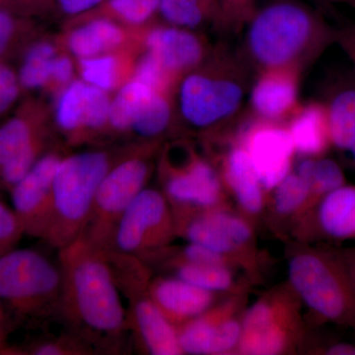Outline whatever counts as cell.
<instances>
[{
	"instance_id": "17",
	"label": "cell",
	"mask_w": 355,
	"mask_h": 355,
	"mask_svg": "<svg viewBox=\"0 0 355 355\" xmlns=\"http://www.w3.org/2000/svg\"><path fill=\"white\" fill-rule=\"evenodd\" d=\"M299 74L294 69L261 71L250 95V104L261 121L282 120L297 109Z\"/></svg>"
},
{
	"instance_id": "14",
	"label": "cell",
	"mask_w": 355,
	"mask_h": 355,
	"mask_svg": "<svg viewBox=\"0 0 355 355\" xmlns=\"http://www.w3.org/2000/svg\"><path fill=\"white\" fill-rule=\"evenodd\" d=\"M176 232L190 243L226 254L251 240L252 229L241 217L216 209L198 210L174 216Z\"/></svg>"
},
{
	"instance_id": "3",
	"label": "cell",
	"mask_w": 355,
	"mask_h": 355,
	"mask_svg": "<svg viewBox=\"0 0 355 355\" xmlns=\"http://www.w3.org/2000/svg\"><path fill=\"white\" fill-rule=\"evenodd\" d=\"M114 158L102 150L64 156L53 182V202L44 241L62 249L83 235L96 193Z\"/></svg>"
},
{
	"instance_id": "28",
	"label": "cell",
	"mask_w": 355,
	"mask_h": 355,
	"mask_svg": "<svg viewBox=\"0 0 355 355\" xmlns=\"http://www.w3.org/2000/svg\"><path fill=\"white\" fill-rule=\"evenodd\" d=\"M297 174L307 183L317 202L327 193L345 184L342 168L331 159H305L298 165Z\"/></svg>"
},
{
	"instance_id": "2",
	"label": "cell",
	"mask_w": 355,
	"mask_h": 355,
	"mask_svg": "<svg viewBox=\"0 0 355 355\" xmlns=\"http://www.w3.org/2000/svg\"><path fill=\"white\" fill-rule=\"evenodd\" d=\"M248 23L247 51L261 71H300L326 37V27L316 13L296 0L270 2L257 8Z\"/></svg>"
},
{
	"instance_id": "29",
	"label": "cell",
	"mask_w": 355,
	"mask_h": 355,
	"mask_svg": "<svg viewBox=\"0 0 355 355\" xmlns=\"http://www.w3.org/2000/svg\"><path fill=\"white\" fill-rule=\"evenodd\" d=\"M153 91L157 90L135 79L125 84L111 101L109 113L111 128L119 132L130 130L139 107Z\"/></svg>"
},
{
	"instance_id": "23",
	"label": "cell",
	"mask_w": 355,
	"mask_h": 355,
	"mask_svg": "<svg viewBox=\"0 0 355 355\" xmlns=\"http://www.w3.org/2000/svg\"><path fill=\"white\" fill-rule=\"evenodd\" d=\"M88 104L89 84L80 80L71 81L58 99L55 121L73 141L86 139Z\"/></svg>"
},
{
	"instance_id": "34",
	"label": "cell",
	"mask_w": 355,
	"mask_h": 355,
	"mask_svg": "<svg viewBox=\"0 0 355 355\" xmlns=\"http://www.w3.org/2000/svg\"><path fill=\"white\" fill-rule=\"evenodd\" d=\"M119 60L112 55L80 58L79 69L84 83L108 92L118 83Z\"/></svg>"
},
{
	"instance_id": "46",
	"label": "cell",
	"mask_w": 355,
	"mask_h": 355,
	"mask_svg": "<svg viewBox=\"0 0 355 355\" xmlns=\"http://www.w3.org/2000/svg\"><path fill=\"white\" fill-rule=\"evenodd\" d=\"M1 321H2V313H1V306H0V350H3V349H2V343H1Z\"/></svg>"
},
{
	"instance_id": "5",
	"label": "cell",
	"mask_w": 355,
	"mask_h": 355,
	"mask_svg": "<svg viewBox=\"0 0 355 355\" xmlns=\"http://www.w3.org/2000/svg\"><path fill=\"white\" fill-rule=\"evenodd\" d=\"M114 282L128 300L127 321L137 345L149 354H183L178 330L161 312L149 294L150 275L139 257L106 251Z\"/></svg>"
},
{
	"instance_id": "42",
	"label": "cell",
	"mask_w": 355,
	"mask_h": 355,
	"mask_svg": "<svg viewBox=\"0 0 355 355\" xmlns=\"http://www.w3.org/2000/svg\"><path fill=\"white\" fill-rule=\"evenodd\" d=\"M53 3V0H0V9L30 16L48 10Z\"/></svg>"
},
{
	"instance_id": "47",
	"label": "cell",
	"mask_w": 355,
	"mask_h": 355,
	"mask_svg": "<svg viewBox=\"0 0 355 355\" xmlns=\"http://www.w3.org/2000/svg\"><path fill=\"white\" fill-rule=\"evenodd\" d=\"M350 151H352V157H354V160L355 162V144L354 146H352V148L349 149Z\"/></svg>"
},
{
	"instance_id": "35",
	"label": "cell",
	"mask_w": 355,
	"mask_h": 355,
	"mask_svg": "<svg viewBox=\"0 0 355 355\" xmlns=\"http://www.w3.org/2000/svg\"><path fill=\"white\" fill-rule=\"evenodd\" d=\"M174 78L161 64L158 58L149 51L140 58L133 77L135 80L164 93L167 92V89Z\"/></svg>"
},
{
	"instance_id": "44",
	"label": "cell",
	"mask_w": 355,
	"mask_h": 355,
	"mask_svg": "<svg viewBox=\"0 0 355 355\" xmlns=\"http://www.w3.org/2000/svg\"><path fill=\"white\" fill-rule=\"evenodd\" d=\"M336 258L340 261L347 277H349L350 284L354 287L355 291V248L354 249L342 250V251H336Z\"/></svg>"
},
{
	"instance_id": "33",
	"label": "cell",
	"mask_w": 355,
	"mask_h": 355,
	"mask_svg": "<svg viewBox=\"0 0 355 355\" xmlns=\"http://www.w3.org/2000/svg\"><path fill=\"white\" fill-rule=\"evenodd\" d=\"M275 189V209L282 216H288L310 202H317L307 183L297 173H289Z\"/></svg>"
},
{
	"instance_id": "25",
	"label": "cell",
	"mask_w": 355,
	"mask_h": 355,
	"mask_svg": "<svg viewBox=\"0 0 355 355\" xmlns=\"http://www.w3.org/2000/svg\"><path fill=\"white\" fill-rule=\"evenodd\" d=\"M58 55L50 42H37L25 51L18 70L21 87L38 90L53 80Z\"/></svg>"
},
{
	"instance_id": "43",
	"label": "cell",
	"mask_w": 355,
	"mask_h": 355,
	"mask_svg": "<svg viewBox=\"0 0 355 355\" xmlns=\"http://www.w3.org/2000/svg\"><path fill=\"white\" fill-rule=\"evenodd\" d=\"M105 1L106 0H53L62 12L69 16L85 15Z\"/></svg>"
},
{
	"instance_id": "20",
	"label": "cell",
	"mask_w": 355,
	"mask_h": 355,
	"mask_svg": "<svg viewBox=\"0 0 355 355\" xmlns=\"http://www.w3.org/2000/svg\"><path fill=\"white\" fill-rule=\"evenodd\" d=\"M296 153L309 157L323 154L331 144L327 109L318 103L297 107L287 128Z\"/></svg>"
},
{
	"instance_id": "30",
	"label": "cell",
	"mask_w": 355,
	"mask_h": 355,
	"mask_svg": "<svg viewBox=\"0 0 355 355\" xmlns=\"http://www.w3.org/2000/svg\"><path fill=\"white\" fill-rule=\"evenodd\" d=\"M172 111L166 93L153 91L133 119L132 132L142 139H155L169 127Z\"/></svg>"
},
{
	"instance_id": "48",
	"label": "cell",
	"mask_w": 355,
	"mask_h": 355,
	"mask_svg": "<svg viewBox=\"0 0 355 355\" xmlns=\"http://www.w3.org/2000/svg\"><path fill=\"white\" fill-rule=\"evenodd\" d=\"M329 1H338V0H329ZM345 1H349V0H345Z\"/></svg>"
},
{
	"instance_id": "12",
	"label": "cell",
	"mask_w": 355,
	"mask_h": 355,
	"mask_svg": "<svg viewBox=\"0 0 355 355\" xmlns=\"http://www.w3.org/2000/svg\"><path fill=\"white\" fill-rule=\"evenodd\" d=\"M64 156L48 151L9 191L12 209L25 234L43 240L48 230L53 202V182Z\"/></svg>"
},
{
	"instance_id": "38",
	"label": "cell",
	"mask_w": 355,
	"mask_h": 355,
	"mask_svg": "<svg viewBox=\"0 0 355 355\" xmlns=\"http://www.w3.org/2000/svg\"><path fill=\"white\" fill-rule=\"evenodd\" d=\"M24 234L13 209L0 202V257L15 249Z\"/></svg>"
},
{
	"instance_id": "7",
	"label": "cell",
	"mask_w": 355,
	"mask_h": 355,
	"mask_svg": "<svg viewBox=\"0 0 355 355\" xmlns=\"http://www.w3.org/2000/svg\"><path fill=\"white\" fill-rule=\"evenodd\" d=\"M150 147L141 146L114 160L96 193L92 211L83 233L96 247L109 250L123 212L146 188L153 172Z\"/></svg>"
},
{
	"instance_id": "36",
	"label": "cell",
	"mask_w": 355,
	"mask_h": 355,
	"mask_svg": "<svg viewBox=\"0 0 355 355\" xmlns=\"http://www.w3.org/2000/svg\"><path fill=\"white\" fill-rule=\"evenodd\" d=\"M25 354L35 355H85L94 354L92 349L76 336L69 335L53 340H40L25 349Z\"/></svg>"
},
{
	"instance_id": "39",
	"label": "cell",
	"mask_w": 355,
	"mask_h": 355,
	"mask_svg": "<svg viewBox=\"0 0 355 355\" xmlns=\"http://www.w3.org/2000/svg\"><path fill=\"white\" fill-rule=\"evenodd\" d=\"M257 0H219L220 24L238 28L247 23L256 11Z\"/></svg>"
},
{
	"instance_id": "4",
	"label": "cell",
	"mask_w": 355,
	"mask_h": 355,
	"mask_svg": "<svg viewBox=\"0 0 355 355\" xmlns=\"http://www.w3.org/2000/svg\"><path fill=\"white\" fill-rule=\"evenodd\" d=\"M62 272L46 256L31 249H14L0 257V304L25 321L58 313Z\"/></svg>"
},
{
	"instance_id": "13",
	"label": "cell",
	"mask_w": 355,
	"mask_h": 355,
	"mask_svg": "<svg viewBox=\"0 0 355 355\" xmlns=\"http://www.w3.org/2000/svg\"><path fill=\"white\" fill-rule=\"evenodd\" d=\"M243 146L266 190L275 189L291 173L295 148L288 130L275 121H261L249 128Z\"/></svg>"
},
{
	"instance_id": "32",
	"label": "cell",
	"mask_w": 355,
	"mask_h": 355,
	"mask_svg": "<svg viewBox=\"0 0 355 355\" xmlns=\"http://www.w3.org/2000/svg\"><path fill=\"white\" fill-rule=\"evenodd\" d=\"M174 265L177 277L205 291H224L232 286V272L226 265H198L187 261H176Z\"/></svg>"
},
{
	"instance_id": "8",
	"label": "cell",
	"mask_w": 355,
	"mask_h": 355,
	"mask_svg": "<svg viewBox=\"0 0 355 355\" xmlns=\"http://www.w3.org/2000/svg\"><path fill=\"white\" fill-rule=\"evenodd\" d=\"M225 69L189 72L180 85L179 105L187 123L209 128L234 116L241 108L245 85Z\"/></svg>"
},
{
	"instance_id": "16",
	"label": "cell",
	"mask_w": 355,
	"mask_h": 355,
	"mask_svg": "<svg viewBox=\"0 0 355 355\" xmlns=\"http://www.w3.org/2000/svg\"><path fill=\"white\" fill-rule=\"evenodd\" d=\"M146 44L147 51H151L174 77L197 69L207 55L205 43L198 35L176 26L149 30Z\"/></svg>"
},
{
	"instance_id": "9",
	"label": "cell",
	"mask_w": 355,
	"mask_h": 355,
	"mask_svg": "<svg viewBox=\"0 0 355 355\" xmlns=\"http://www.w3.org/2000/svg\"><path fill=\"white\" fill-rule=\"evenodd\" d=\"M176 232L164 193L146 188L123 212L109 250L141 259L163 249Z\"/></svg>"
},
{
	"instance_id": "10",
	"label": "cell",
	"mask_w": 355,
	"mask_h": 355,
	"mask_svg": "<svg viewBox=\"0 0 355 355\" xmlns=\"http://www.w3.org/2000/svg\"><path fill=\"white\" fill-rule=\"evenodd\" d=\"M48 133L32 104L0 125V184L7 191L20 181L44 153Z\"/></svg>"
},
{
	"instance_id": "19",
	"label": "cell",
	"mask_w": 355,
	"mask_h": 355,
	"mask_svg": "<svg viewBox=\"0 0 355 355\" xmlns=\"http://www.w3.org/2000/svg\"><path fill=\"white\" fill-rule=\"evenodd\" d=\"M316 227L331 240H355V186L343 184L327 193L318 205Z\"/></svg>"
},
{
	"instance_id": "37",
	"label": "cell",
	"mask_w": 355,
	"mask_h": 355,
	"mask_svg": "<svg viewBox=\"0 0 355 355\" xmlns=\"http://www.w3.org/2000/svg\"><path fill=\"white\" fill-rule=\"evenodd\" d=\"M29 27L27 16L0 9V60L13 50Z\"/></svg>"
},
{
	"instance_id": "31",
	"label": "cell",
	"mask_w": 355,
	"mask_h": 355,
	"mask_svg": "<svg viewBox=\"0 0 355 355\" xmlns=\"http://www.w3.org/2000/svg\"><path fill=\"white\" fill-rule=\"evenodd\" d=\"M160 0H106L86 15L114 17L132 26L148 22L159 11Z\"/></svg>"
},
{
	"instance_id": "41",
	"label": "cell",
	"mask_w": 355,
	"mask_h": 355,
	"mask_svg": "<svg viewBox=\"0 0 355 355\" xmlns=\"http://www.w3.org/2000/svg\"><path fill=\"white\" fill-rule=\"evenodd\" d=\"M176 261H187L198 265H226L223 254L190 242L182 249Z\"/></svg>"
},
{
	"instance_id": "18",
	"label": "cell",
	"mask_w": 355,
	"mask_h": 355,
	"mask_svg": "<svg viewBox=\"0 0 355 355\" xmlns=\"http://www.w3.org/2000/svg\"><path fill=\"white\" fill-rule=\"evenodd\" d=\"M149 294L161 312L174 326L200 316L211 307L214 294L179 277L156 279L149 284Z\"/></svg>"
},
{
	"instance_id": "26",
	"label": "cell",
	"mask_w": 355,
	"mask_h": 355,
	"mask_svg": "<svg viewBox=\"0 0 355 355\" xmlns=\"http://www.w3.org/2000/svg\"><path fill=\"white\" fill-rule=\"evenodd\" d=\"M326 109L331 144L349 150L355 144V89L338 93Z\"/></svg>"
},
{
	"instance_id": "24",
	"label": "cell",
	"mask_w": 355,
	"mask_h": 355,
	"mask_svg": "<svg viewBox=\"0 0 355 355\" xmlns=\"http://www.w3.org/2000/svg\"><path fill=\"white\" fill-rule=\"evenodd\" d=\"M158 12L170 25L189 30L220 20L219 0H160Z\"/></svg>"
},
{
	"instance_id": "22",
	"label": "cell",
	"mask_w": 355,
	"mask_h": 355,
	"mask_svg": "<svg viewBox=\"0 0 355 355\" xmlns=\"http://www.w3.org/2000/svg\"><path fill=\"white\" fill-rule=\"evenodd\" d=\"M125 38L123 28L111 18L96 16L72 30L67 46L77 58H92L118 48Z\"/></svg>"
},
{
	"instance_id": "40",
	"label": "cell",
	"mask_w": 355,
	"mask_h": 355,
	"mask_svg": "<svg viewBox=\"0 0 355 355\" xmlns=\"http://www.w3.org/2000/svg\"><path fill=\"white\" fill-rule=\"evenodd\" d=\"M21 89L17 73L0 60V116L15 104Z\"/></svg>"
},
{
	"instance_id": "27",
	"label": "cell",
	"mask_w": 355,
	"mask_h": 355,
	"mask_svg": "<svg viewBox=\"0 0 355 355\" xmlns=\"http://www.w3.org/2000/svg\"><path fill=\"white\" fill-rule=\"evenodd\" d=\"M221 320L220 315L216 312L209 313L207 311L177 328L180 347L183 354H214Z\"/></svg>"
},
{
	"instance_id": "21",
	"label": "cell",
	"mask_w": 355,
	"mask_h": 355,
	"mask_svg": "<svg viewBox=\"0 0 355 355\" xmlns=\"http://www.w3.org/2000/svg\"><path fill=\"white\" fill-rule=\"evenodd\" d=\"M224 175L242 209L250 214H259L263 205V187L244 146H236L229 151Z\"/></svg>"
},
{
	"instance_id": "45",
	"label": "cell",
	"mask_w": 355,
	"mask_h": 355,
	"mask_svg": "<svg viewBox=\"0 0 355 355\" xmlns=\"http://www.w3.org/2000/svg\"><path fill=\"white\" fill-rule=\"evenodd\" d=\"M326 354L355 355V345L352 343H336L326 350Z\"/></svg>"
},
{
	"instance_id": "15",
	"label": "cell",
	"mask_w": 355,
	"mask_h": 355,
	"mask_svg": "<svg viewBox=\"0 0 355 355\" xmlns=\"http://www.w3.org/2000/svg\"><path fill=\"white\" fill-rule=\"evenodd\" d=\"M289 329L282 308L268 300L259 301L245 314L240 352L253 355L279 354L288 345Z\"/></svg>"
},
{
	"instance_id": "1",
	"label": "cell",
	"mask_w": 355,
	"mask_h": 355,
	"mask_svg": "<svg viewBox=\"0 0 355 355\" xmlns=\"http://www.w3.org/2000/svg\"><path fill=\"white\" fill-rule=\"evenodd\" d=\"M62 272L58 314L70 334L93 352H119L128 331L127 311L106 251L83 235L58 250Z\"/></svg>"
},
{
	"instance_id": "11",
	"label": "cell",
	"mask_w": 355,
	"mask_h": 355,
	"mask_svg": "<svg viewBox=\"0 0 355 355\" xmlns=\"http://www.w3.org/2000/svg\"><path fill=\"white\" fill-rule=\"evenodd\" d=\"M164 195L176 214L214 209L220 202V178L205 159L190 153L181 164L164 161Z\"/></svg>"
},
{
	"instance_id": "6",
	"label": "cell",
	"mask_w": 355,
	"mask_h": 355,
	"mask_svg": "<svg viewBox=\"0 0 355 355\" xmlns=\"http://www.w3.org/2000/svg\"><path fill=\"white\" fill-rule=\"evenodd\" d=\"M288 277L318 316L355 329V291L334 252L309 250L295 254L289 261Z\"/></svg>"
}]
</instances>
